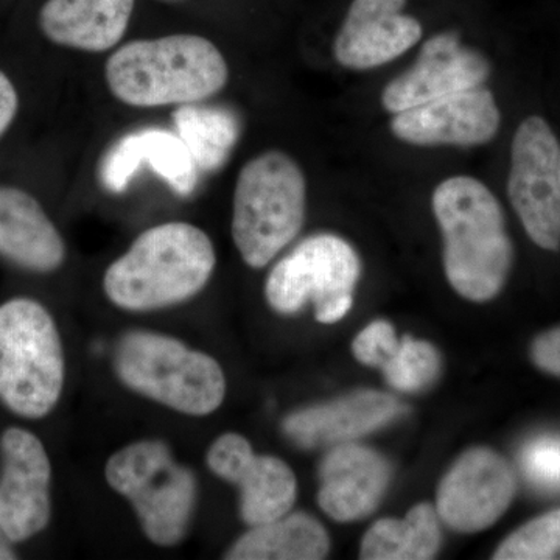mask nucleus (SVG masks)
<instances>
[{"instance_id":"11","label":"nucleus","mask_w":560,"mask_h":560,"mask_svg":"<svg viewBox=\"0 0 560 560\" xmlns=\"http://www.w3.org/2000/svg\"><path fill=\"white\" fill-rule=\"evenodd\" d=\"M209 470L241 492V515L259 526L289 514L296 503L298 480L289 464L276 456L257 455L238 433H224L206 455Z\"/></svg>"},{"instance_id":"28","label":"nucleus","mask_w":560,"mask_h":560,"mask_svg":"<svg viewBox=\"0 0 560 560\" xmlns=\"http://www.w3.org/2000/svg\"><path fill=\"white\" fill-rule=\"evenodd\" d=\"M529 355L537 370L560 378V326L537 335Z\"/></svg>"},{"instance_id":"17","label":"nucleus","mask_w":560,"mask_h":560,"mask_svg":"<svg viewBox=\"0 0 560 560\" xmlns=\"http://www.w3.org/2000/svg\"><path fill=\"white\" fill-rule=\"evenodd\" d=\"M389 481L381 453L355 442L334 445L319 467L320 510L337 522L360 521L377 510Z\"/></svg>"},{"instance_id":"12","label":"nucleus","mask_w":560,"mask_h":560,"mask_svg":"<svg viewBox=\"0 0 560 560\" xmlns=\"http://www.w3.org/2000/svg\"><path fill=\"white\" fill-rule=\"evenodd\" d=\"M0 453V526L18 544L49 525L50 459L43 442L24 429L5 430Z\"/></svg>"},{"instance_id":"8","label":"nucleus","mask_w":560,"mask_h":560,"mask_svg":"<svg viewBox=\"0 0 560 560\" xmlns=\"http://www.w3.org/2000/svg\"><path fill=\"white\" fill-rule=\"evenodd\" d=\"M360 272L359 254L345 238L312 235L276 264L265 298L280 315H294L313 304L319 323L334 324L352 308Z\"/></svg>"},{"instance_id":"3","label":"nucleus","mask_w":560,"mask_h":560,"mask_svg":"<svg viewBox=\"0 0 560 560\" xmlns=\"http://www.w3.org/2000/svg\"><path fill=\"white\" fill-rule=\"evenodd\" d=\"M105 80L117 101L135 108H160L208 101L230 80L219 47L198 35L139 39L114 51Z\"/></svg>"},{"instance_id":"24","label":"nucleus","mask_w":560,"mask_h":560,"mask_svg":"<svg viewBox=\"0 0 560 560\" xmlns=\"http://www.w3.org/2000/svg\"><path fill=\"white\" fill-rule=\"evenodd\" d=\"M381 370L390 388L400 393H419L440 377L441 355L431 342L405 335Z\"/></svg>"},{"instance_id":"13","label":"nucleus","mask_w":560,"mask_h":560,"mask_svg":"<svg viewBox=\"0 0 560 560\" xmlns=\"http://www.w3.org/2000/svg\"><path fill=\"white\" fill-rule=\"evenodd\" d=\"M501 114L486 88L455 92L394 114L390 131L418 147H478L495 138Z\"/></svg>"},{"instance_id":"16","label":"nucleus","mask_w":560,"mask_h":560,"mask_svg":"<svg viewBox=\"0 0 560 560\" xmlns=\"http://www.w3.org/2000/svg\"><path fill=\"white\" fill-rule=\"evenodd\" d=\"M404 407L381 390H357L340 399L291 412L282 430L301 448L334 447L353 442L399 418Z\"/></svg>"},{"instance_id":"19","label":"nucleus","mask_w":560,"mask_h":560,"mask_svg":"<svg viewBox=\"0 0 560 560\" xmlns=\"http://www.w3.org/2000/svg\"><path fill=\"white\" fill-rule=\"evenodd\" d=\"M0 256L35 272L58 270L65 261L57 226L38 200L18 187L0 186Z\"/></svg>"},{"instance_id":"18","label":"nucleus","mask_w":560,"mask_h":560,"mask_svg":"<svg viewBox=\"0 0 560 560\" xmlns=\"http://www.w3.org/2000/svg\"><path fill=\"white\" fill-rule=\"evenodd\" d=\"M143 164L180 197H189L197 189L200 171L189 149L176 132L165 130L136 131L121 138L103 158V186L121 194Z\"/></svg>"},{"instance_id":"10","label":"nucleus","mask_w":560,"mask_h":560,"mask_svg":"<svg viewBox=\"0 0 560 560\" xmlns=\"http://www.w3.org/2000/svg\"><path fill=\"white\" fill-rule=\"evenodd\" d=\"M517 492L511 464L488 447L470 448L456 459L438 489L441 522L459 533H480L510 510Z\"/></svg>"},{"instance_id":"26","label":"nucleus","mask_w":560,"mask_h":560,"mask_svg":"<svg viewBox=\"0 0 560 560\" xmlns=\"http://www.w3.org/2000/svg\"><path fill=\"white\" fill-rule=\"evenodd\" d=\"M522 469L533 485L560 489V440L540 438L529 442L522 452Z\"/></svg>"},{"instance_id":"2","label":"nucleus","mask_w":560,"mask_h":560,"mask_svg":"<svg viewBox=\"0 0 560 560\" xmlns=\"http://www.w3.org/2000/svg\"><path fill=\"white\" fill-rule=\"evenodd\" d=\"M215 265V248L205 231L171 221L142 232L127 253L109 265L103 290L124 311H158L200 293Z\"/></svg>"},{"instance_id":"15","label":"nucleus","mask_w":560,"mask_h":560,"mask_svg":"<svg viewBox=\"0 0 560 560\" xmlns=\"http://www.w3.org/2000/svg\"><path fill=\"white\" fill-rule=\"evenodd\" d=\"M407 0H353L335 38L337 61L352 70L381 68L422 38L418 20L401 13Z\"/></svg>"},{"instance_id":"14","label":"nucleus","mask_w":560,"mask_h":560,"mask_svg":"<svg viewBox=\"0 0 560 560\" xmlns=\"http://www.w3.org/2000/svg\"><path fill=\"white\" fill-rule=\"evenodd\" d=\"M489 73L485 55L464 46L453 33H441L423 44L411 69L386 84L382 105L390 114L401 113L455 92L482 86Z\"/></svg>"},{"instance_id":"21","label":"nucleus","mask_w":560,"mask_h":560,"mask_svg":"<svg viewBox=\"0 0 560 560\" xmlns=\"http://www.w3.org/2000/svg\"><path fill=\"white\" fill-rule=\"evenodd\" d=\"M330 551V537L315 517L305 512L285 514L276 521L250 526L232 544L228 560H319Z\"/></svg>"},{"instance_id":"20","label":"nucleus","mask_w":560,"mask_h":560,"mask_svg":"<svg viewBox=\"0 0 560 560\" xmlns=\"http://www.w3.org/2000/svg\"><path fill=\"white\" fill-rule=\"evenodd\" d=\"M135 0H47L40 31L58 44L81 51H106L127 33Z\"/></svg>"},{"instance_id":"6","label":"nucleus","mask_w":560,"mask_h":560,"mask_svg":"<svg viewBox=\"0 0 560 560\" xmlns=\"http://www.w3.org/2000/svg\"><path fill=\"white\" fill-rule=\"evenodd\" d=\"M60 331L39 302L16 298L0 305V401L14 415H49L65 388Z\"/></svg>"},{"instance_id":"9","label":"nucleus","mask_w":560,"mask_h":560,"mask_svg":"<svg viewBox=\"0 0 560 560\" xmlns=\"http://www.w3.org/2000/svg\"><path fill=\"white\" fill-rule=\"evenodd\" d=\"M508 197L530 241L560 249V145L547 120L530 116L515 131Z\"/></svg>"},{"instance_id":"25","label":"nucleus","mask_w":560,"mask_h":560,"mask_svg":"<svg viewBox=\"0 0 560 560\" xmlns=\"http://www.w3.org/2000/svg\"><path fill=\"white\" fill-rule=\"evenodd\" d=\"M495 560H555L560 559V508L533 518L506 537Z\"/></svg>"},{"instance_id":"7","label":"nucleus","mask_w":560,"mask_h":560,"mask_svg":"<svg viewBox=\"0 0 560 560\" xmlns=\"http://www.w3.org/2000/svg\"><path fill=\"white\" fill-rule=\"evenodd\" d=\"M105 477L130 501L147 539L167 548L187 536L197 510V477L165 442L138 441L120 448L106 463Z\"/></svg>"},{"instance_id":"1","label":"nucleus","mask_w":560,"mask_h":560,"mask_svg":"<svg viewBox=\"0 0 560 560\" xmlns=\"http://www.w3.org/2000/svg\"><path fill=\"white\" fill-rule=\"evenodd\" d=\"M444 238V270L459 296L488 302L510 278L514 248L499 200L471 176L442 180L431 198Z\"/></svg>"},{"instance_id":"4","label":"nucleus","mask_w":560,"mask_h":560,"mask_svg":"<svg viewBox=\"0 0 560 560\" xmlns=\"http://www.w3.org/2000/svg\"><path fill=\"white\" fill-rule=\"evenodd\" d=\"M307 180L293 158L265 151L243 165L235 183L231 232L243 261L267 267L300 234Z\"/></svg>"},{"instance_id":"29","label":"nucleus","mask_w":560,"mask_h":560,"mask_svg":"<svg viewBox=\"0 0 560 560\" xmlns=\"http://www.w3.org/2000/svg\"><path fill=\"white\" fill-rule=\"evenodd\" d=\"M20 108V97L13 81L0 70V138L9 130Z\"/></svg>"},{"instance_id":"23","label":"nucleus","mask_w":560,"mask_h":560,"mask_svg":"<svg viewBox=\"0 0 560 560\" xmlns=\"http://www.w3.org/2000/svg\"><path fill=\"white\" fill-rule=\"evenodd\" d=\"M173 121L198 171L205 173L223 167L241 135L235 114L220 106L180 105L173 113Z\"/></svg>"},{"instance_id":"5","label":"nucleus","mask_w":560,"mask_h":560,"mask_svg":"<svg viewBox=\"0 0 560 560\" xmlns=\"http://www.w3.org/2000/svg\"><path fill=\"white\" fill-rule=\"evenodd\" d=\"M113 363L128 389L180 415H212L226 397L219 361L168 335L128 331L117 342Z\"/></svg>"},{"instance_id":"30","label":"nucleus","mask_w":560,"mask_h":560,"mask_svg":"<svg viewBox=\"0 0 560 560\" xmlns=\"http://www.w3.org/2000/svg\"><path fill=\"white\" fill-rule=\"evenodd\" d=\"M16 552L13 550V541L7 536L5 530L0 526V560L16 559Z\"/></svg>"},{"instance_id":"27","label":"nucleus","mask_w":560,"mask_h":560,"mask_svg":"<svg viewBox=\"0 0 560 560\" xmlns=\"http://www.w3.org/2000/svg\"><path fill=\"white\" fill-rule=\"evenodd\" d=\"M396 330L388 320L377 319L364 327L352 342L355 359L364 366L381 368L396 349Z\"/></svg>"},{"instance_id":"22","label":"nucleus","mask_w":560,"mask_h":560,"mask_svg":"<svg viewBox=\"0 0 560 560\" xmlns=\"http://www.w3.org/2000/svg\"><path fill=\"white\" fill-rule=\"evenodd\" d=\"M442 541L441 517L430 503H419L404 518H383L361 541L364 560H429Z\"/></svg>"}]
</instances>
